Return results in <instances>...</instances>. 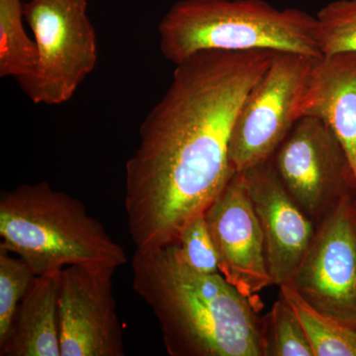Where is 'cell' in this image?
Segmentation results:
<instances>
[{"label": "cell", "instance_id": "6da1fadb", "mask_svg": "<svg viewBox=\"0 0 356 356\" xmlns=\"http://www.w3.org/2000/svg\"><path fill=\"white\" fill-rule=\"evenodd\" d=\"M274 51H201L175 65L126 163L125 210L136 250L177 243L233 175L229 140Z\"/></svg>", "mask_w": 356, "mask_h": 356}, {"label": "cell", "instance_id": "7a4b0ae2", "mask_svg": "<svg viewBox=\"0 0 356 356\" xmlns=\"http://www.w3.org/2000/svg\"><path fill=\"white\" fill-rule=\"evenodd\" d=\"M132 271L170 356H266L259 297L194 268L178 243L136 250Z\"/></svg>", "mask_w": 356, "mask_h": 356}, {"label": "cell", "instance_id": "3957f363", "mask_svg": "<svg viewBox=\"0 0 356 356\" xmlns=\"http://www.w3.org/2000/svg\"><path fill=\"white\" fill-rule=\"evenodd\" d=\"M0 236V248L24 259L36 276L72 266L117 269L128 261L81 201L44 181L1 192Z\"/></svg>", "mask_w": 356, "mask_h": 356}, {"label": "cell", "instance_id": "277c9868", "mask_svg": "<svg viewBox=\"0 0 356 356\" xmlns=\"http://www.w3.org/2000/svg\"><path fill=\"white\" fill-rule=\"evenodd\" d=\"M159 35L161 54L175 65L208 51L323 57L316 16L264 0H180L163 16Z\"/></svg>", "mask_w": 356, "mask_h": 356}, {"label": "cell", "instance_id": "5b68a950", "mask_svg": "<svg viewBox=\"0 0 356 356\" xmlns=\"http://www.w3.org/2000/svg\"><path fill=\"white\" fill-rule=\"evenodd\" d=\"M318 58L274 51L234 126L229 154L236 172L269 161L295 124L305 117Z\"/></svg>", "mask_w": 356, "mask_h": 356}, {"label": "cell", "instance_id": "8992f818", "mask_svg": "<svg viewBox=\"0 0 356 356\" xmlns=\"http://www.w3.org/2000/svg\"><path fill=\"white\" fill-rule=\"evenodd\" d=\"M38 49L36 69L21 89L35 104L70 98L97 62V40L86 0H30L23 6Z\"/></svg>", "mask_w": 356, "mask_h": 356}, {"label": "cell", "instance_id": "52a82bcc", "mask_svg": "<svg viewBox=\"0 0 356 356\" xmlns=\"http://www.w3.org/2000/svg\"><path fill=\"white\" fill-rule=\"evenodd\" d=\"M274 154L273 165L281 181L314 222H320L344 196L356 194L350 159L317 117L300 119Z\"/></svg>", "mask_w": 356, "mask_h": 356}, {"label": "cell", "instance_id": "ba28073f", "mask_svg": "<svg viewBox=\"0 0 356 356\" xmlns=\"http://www.w3.org/2000/svg\"><path fill=\"white\" fill-rule=\"evenodd\" d=\"M288 285L320 313L356 325V194L344 196L318 222Z\"/></svg>", "mask_w": 356, "mask_h": 356}, {"label": "cell", "instance_id": "9c48e42d", "mask_svg": "<svg viewBox=\"0 0 356 356\" xmlns=\"http://www.w3.org/2000/svg\"><path fill=\"white\" fill-rule=\"evenodd\" d=\"M116 268L60 270L58 317L60 356H124V332L113 295Z\"/></svg>", "mask_w": 356, "mask_h": 356}, {"label": "cell", "instance_id": "30bf717a", "mask_svg": "<svg viewBox=\"0 0 356 356\" xmlns=\"http://www.w3.org/2000/svg\"><path fill=\"white\" fill-rule=\"evenodd\" d=\"M204 215L219 257L220 273L245 296L257 298L273 282L264 234L242 172L233 175Z\"/></svg>", "mask_w": 356, "mask_h": 356}, {"label": "cell", "instance_id": "8fae6325", "mask_svg": "<svg viewBox=\"0 0 356 356\" xmlns=\"http://www.w3.org/2000/svg\"><path fill=\"white\" fill-rule=\"evenodd\" d=\"M264 234L267 267L273 284H288L316 233L310 218L281 181L271 159L242 172Z\"/></svg>", "mask_w": 356, "mask_h": 356}, {"label": "cell", "instance_id": "7c38bea8", "mask_svg": "<svg viewBox=\"0 0 356 356\" xmlns=\"http://www.w3.org/2000/svg\"><path fill=\"white\" fill-rule=\"evenodd\" d=\"M305 116L325 122L350 159L356 179V53L318 58Z\"/></svg>", "mask_w": 356, "mask_h": 356}, {"label": "cell", "instance_id": "4fadbf2b", "mask_svg": "<svg viewBox=\"0 0 356 356\" xmlns=\"http://www.w3.org/2000/svg\"><path fill=\"white\" fill-rule=\"evenodd\" d=\"M60 273L36 276L0 343L1 356H60L58 296Z\"/></svg>", "mask_w": 356, "mask_h": 356}, {"label": "cell", "instance_id": "5bb4252c", "mask_svg": "<svg viewBox=\"0 0 356 356\" xmlns=\"http://www.w3.org/2000/svg\"><path fill=\"white\" fill-rule=\"evenodd\" d=\"M280 294L301 321L314 356H356V325L320 313L290 285L280 286Z\"/></svg>", "mask_w": 356, "mask_h": 356}, {"label": "cell", "instance_id": "9a60e30c", "mask_svg": "<svg viewBox=\"0 0 356 356\" xmlns=\"http://www.w3.org/2000/svg\"><path fill=\"white\" fill-rule=\"evenodd\" d=\"M21 0H0V76L14 77L18 83L31 76L38 49L26 32Z\"/></svg>", "mask_w": 356, "mask_h": 356}, {"label": "cell", "instance_id": "2e32d148", "mask_svg": "<svg viewBox=\"0 0 356 356\" xmlns=\"http://www.w3.org/2000/svg\"><path fill=\"white\" fill-rule=\"evenodd\" d=\"M264 330L266 356H314L301 321L280 294L264 318Z\"/></svg>", "mask_w": 356, "mask_h": 356}, {"label": "cell", "instance_id": "e0dca14e", "mask_svg": "<svg viewBox=\"0 0 356 356\" xmlns=\"http://www.w3.org/2000/svg\"><path fill=\"white\" fill-rule=\"evenodd\" d=\"M318 38L324 56L356 53V0H336L316 15Z\"/></svg>", "mask_w": 356, "mask_h": 356}, {"label": "cell", "instance_id": "ac0fdd59", "mask_svg": "<svg viewBox=\"0 0 356 356\" xmlns=\"http://www.w3.org/2000/svg\"><path fill=\"white\" fill-rule=\"evenodd\" d=\"M35 277L24 259L0 248V343L6 339L16 310Z\"/></svg>", "mask_w": 356, "mask_h": 356}, {"label": "cell", "instance_id": "d6986e66", "mask_svg": "<svg viewBox=\"0 0 356 356\" xmlns=\"http://www.w3.org/2000/svg\"><path fill=\"white\" fill-rule=\"evenodd\" d=\"M177 243L194 268L204 273H220L219 257L205 215L185 227Z\"/></svg>", "mask_w": 356, "mask_h": 356}]
</instances>
